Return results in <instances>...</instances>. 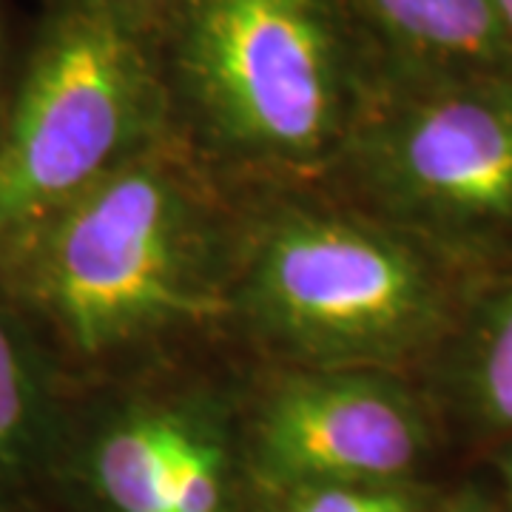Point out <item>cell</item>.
<instances>
[{"label": "cell", "mask_w": 512, "mask_h": 512, "mask_svg": "<svg viewBox=\"0 0 512 512\" xmlns=\"http://www.w3.org/2000/svg\"><path fill=\"white\" fill-rule=\"evenodd\" d=\"M464 359V396L478 421L512 430V282L478 311Z\"/></svg>", "instance_id": "cell-10"}, {"label": "cell", "mask_w": 512, "mask_h": 512, "mask_svg": "<svg viewBox=\"0 0 512 512\" xmlns=\"http://www.w3.org/2000/svg\"><path fill=\"white\" fill-rule=\"evenodd\" d=\"M282 512H421V493L407 484H325L285 493Z\"/></svg>", "instance_id": "cell-11"}, {"label": "cell", "mask_w": 512, "mask_h": 512, "mask_svg": "<svg viewBox=\"0 0 512 512\" xmlns=\"http://www.w3.org/2000/svg\"><path fill=\"white\" fill-rule=\"evenodd\" d=\"M456 512H470V510H456Z\"/></svg>", "instance_id": "cell-15"}, {"label": "cell", "mask_w": 512, "mask_h": 512, "mask_svg": "<svg viewBox=\"0 0 512 512\" xmlns=\"http://www.w3.org/2000/svg\"><path fill=\"white\" fill-rule=\"evenodd\" d=\"M433 427L393 370H299L279 379L251 424L259 478L285 495L325 484H407Z\"/></svg>", "instance_id": "cell-6"}, {"label": "cell", "mask_w": 512, "mask_h": 512, "mask_svg": "<svg viewBox=\"0 0 512 512\" xmlns=\"http://www.w3.org/2000/svg\"><path fill=\"white\" fill-rule=\"evenodd\" d=\"M9 274L66 350L97 362L214 311L217 228L191 171L151 143L72 202Z\"/></svg>", "instance_id": "cell-1"}, {"label": "cell", "mask_w": 512, "mask_h": 512, "mask_svg": "<svg viewBox=\"0 0 512 512\" xmlns=\"http://www.w3.org/2000/svg\"><path fill=\"white\" fill-rule=\"evenodd\" d=\"M339 154L376 220L441 262L512 251V74H413Z\"/></svg>", "instance_id": "cell-4"}, {"label": "cell", "mask_w": 512, "mask_h": 512, "mask_svg": "<svg viewBox=\"0 0 512 512\" xmlns=\"http://www.w3.org/2000/svg\"><path fill=\"white\" fill-rule=\"evenodd\" d=\"M160 86L117 6L80 0L29 57L0 128V271L117 165L157 143Z\"/></svg>", "instance_id": "cell-3"}, {"label": "cell", "mask_w": 512, "mask_h": 512, "mask_svg": "<svg viewBox=\"0 0 512 512\" xmlns=\"http://www.w3.org/2000/svg\"><path fill=\"white\" fill-rule=\"evenodd\" d=\"M52 436V390L35 342L0 305V478L40 458Z\"/></svg>", "instance_id": "cell-9"}, {"label": "cell", "mask_w": 512, "mask_h": 512, "mask_svg": "<svg viewBox=\"0 0 512 512\" xmlns=\"http://www.w3.org/2000/svg\"><path fill=\"white\" fill-rule=\"evenodd\" d=\"M495 6H498V15L504 20V26H507V32L512 37V0H495Z\"/></svg>", "instance_id": "cell-12"}, {"label": "cell", "mask_w": 512, "mask_h": 512, "mask_svg": "<svg viewBox=\"0 0 512 512\" xmlns=\"http://www.w3.org/2000/svg\"><path fill=\"white\" fill-rule=\"evenodd\" d=\"M89 476L111 512H231L225 433L194 404H151L111 421Z\"/></svg>", "instance_id": "cell-7"}, {"label": "cell", "mask_w": 512, "mask_h": 512, "mask_svg": "<svg viewBox=\"0 0 512 512\" xmlns=\"http://www.w3.org/2000/svg\"><path fill=\"white\" fill-rule=\"evenodd\" d=\"M504 478H507V487H510V495H512V450L507 453V458H504Z\"/></svg>", "instance_id": "cell-13"}, {"label": "cell", "mask_w": 512, "mask_h": 512, "mask_svg": "<svg viewBox=\"0 0 512 512\" xmlns=\"http://www.w3.org/2000/svg\"><path fill=\"white\" fill-rule=\"evenodd\" d=\"M416 74H512L495 0H359Z\"/></svg>", "instance_id": "cell-8"}, {"label": "cell", "mask_w": 512, "mask_h": 512, "mask_svg": "<svg viewBox=\"0 0 512 512\" xmlns=\"http://www.w3.org/2000/svg\"><path fill=\"white\" fill-rule=\"evenodd\" d=\"M254 328L311 370H393L450 328L447 262L382 220L282 211L242 279Z\"/></svg>", "instance_id": "cell-2"}, {"label": "cell", "mask_w": 512, "mask_h": 512, "mask_svg": "<svg viewBox=\"0 0 512 512\" xmlns=\"http://www.w3.org/2000/svg\"><path fill=\"white\" fill-rule=\"evenodd\" d=\"M106 3H111V6H114V0H106ZM131 3H146V0H131Z\"/></svg>", "instance_id": "cell-14"}, {"label": "cell", "mask_w": 512, "mask_h": 512, "mask_svg": "<svg viewBox=\"0 0 512 512\" xmlns=\"http://www.w3.org/2000/svg\"><path fill=\"white\" fill-rule=\"evenodd\" d=\"M180 69L211 137L239 160L313 168L353 128L345 46L325 0H188Z\"/></svg>", "instance_id": "cell-5"}]
</instances>
